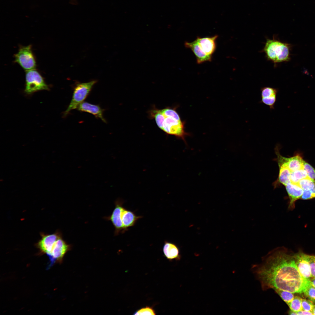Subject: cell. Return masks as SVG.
I'll return each mask as SVG.
<instances>
[{"label": "cell", "mask_w": 315, "mask_h": 315, "mask_svg": "<svg viewBox=\"0 0 315 315\" xmlns=\"http://www.w3.org/2000/svg\"><path fill=\"white\" fill-rule=\"evenodd\" d=\"M253 269L264 290L273 289L302 293L309 281L300 274L293 255L283 247L269 252L261 262L254 265Z\"/></svg>", "instance_id": "1"}, {"label": "cell", "mask_w": 315, "mask_h": 315, "mask_svg": "<svg viewBox=\"0 0 315 315\" xmlns=\"http://www.w3.org/2000/svg\"><path fill=\"white\" fill-rule=\"evenodd\" d=\"M41 238L35 244L39 251L38 254H46L49 262L48 268L55 264L60 263L70 246L63 239L61 233L58 231L52 234L40 233Z\"/></svg>", "instance_id": "2"}, {"label": "cell", "mask_w": 315, "mask_h": 315, "mask_svg": "<svg viewBox=\"0 0 315 315\" xmlns=\"http://www.w3.org/2000/svg\"><path fill=\"white\" fill-rule=\"evenodd\" d=\"M290 48L289 44L281 42L273 37L272 39H267L262 51L268 60L276 64L289 61Z\"/></svg>", "instance_id": "3"}, {"label": "cell", "mask_w": 315, "mask_h": 315, "mask_svg": "<svg viewBox=\"0 0 315 315\" xmlns=\"http://www.w3.org/2000/svg\"><path fill=\"white\" fill-rule=\"evenodd\" d=\"M97 82V80H93L87 82L76 84L74 88L71 101L67 109L64 112V117L67 116L71 110L77 108L79 105L84 102Z\"/></svg>", "instance_id": "4"}, {"label": "cell", "mask_w": 315, "mask_h": 315, "mask_svg": "<svg viewBox=\"0 0 315 315\" xmlns=\"http://www.w3.org/2000/svg\"><path fill=\"white\" fill-rule=\"evenodd\" d=\"M43 90H49L50 88L39 72L35 69L25 71V93L31 95Z\"/></svg>", "instance_id": "5"}, {"label": "cell", "mask_w": 315, "mask_h": 315, "mask_svg": "<svg viewBox=\"0 0 315 315\" xmlns=\"http://www.w3.org/2000/svg\"><path fill=\"white\" fill-rule=\"evenodd\" d=\"M162 113L164 119L161 130L168 134L174 135L185 141V138L187 133L184 130V122L181 120Z\"/></svg>", "instance_id": "6"}, {"label": "cell", "mask_w": 315, "mask_h": 315, "mask_svg": "<svg viewBox=\"0 0 315 315\" xmlns=\"http://www.w3.org/2000/svg\"><path fill=\"white\" fill-rule=\"evenodd\" d=\"M14 58L15 62L18 63L25 71L36 68V60L31 45L20 47L18 52L14 55Z\"/></svg>", "instance_id": "7"}, {"label": "cell", "mask_w": 315, "mask_h": 315, "mask_svg": "<svg viewBox=\"0 0 315 315\" xmlns=\"http://www.w3.org/2000/svg\"><path fill=\"white\" fill-rule=\"evenodd\" d=\"M309 255L303 252H298L293 255L297 268L301 276L309 280L312 277L309 262Z\"/></svg>", "instance_id": "8"}, {"label": "cell", "mask_w": 315, "mask_h": 315, "mask_svg": "<svg viewBox=\"0 0 315 315\" xmlns=\"http://www.w3.org/2000/svg\"><path fill=\"white\" fill-rule=\"evenodd\" d=\"M218 37V35L211 37H197L196 39L201 50L207 55L212 57L216 50V41Z\"/></svg>", "instance_id": "9"}, {"label": "cell", "mask_w": 315, "mask_h": 315, "mask_svg": "<svg viewBox=\"0 0 315 315\" xmlns=\"http://www.w3.org/2000/svg\"><path fill=\"white\" fill-rule=\"evenodd\" d=\"M122 202L121 201H117L115 203V207L109 219L112 222L115 229V234L116 235L122 232H124V230L122 223L121 212L123 207Z\"/></svg>", "instance_id": "10"}, {"label": "cell", "mask_w": 315, "mask_h": 315, "mask_svg": "<svg viewBox=\"0 0 315 315\" xmlns=\"http://www.w3.org/2000/svg\"><path fill=\"white\" fill-rule=\"evenodd\" d=\"M285 187L289 199L288 209L292 210L295 208L296 201L300 199L303 190L298 184L290 183Z\"/></svg>", "instance_id": "11"}, {"label": "cell", "mask_w": 315, "mask_h": 315, "mask_svg": "<svg viewBox=\"0 0 315 315\" xmlns=\"http://www.w3.org/2000/svg\"><path fill=\"white\" fill-rule=\"evenodd\" d=\"M77 109L80 111L91 113L96 118L100 119L103 122H106L103 116L104 110L102 109L99 105L84 102L79 105Z\"/></svg>", "instance_id": "12"}, {"label": "cell", "mask_w": 315, "mask_h": 315, "mask_svg": "<svg viewBox=\"0 0 315 315\" xmlns=\"http://www.w3.org/2000/svg\"><path fill=\"white\" fill-rule=\"evenodd\" d=\"M184 45L186 47L190 49L193 52L198 64L211 60L212 57L207 55L201 50L196 39L192 42H185Z\"/></svg>", "instance_id": "13"}, {"label": "cell", "mask_w": 315, "mask_h": 315, "mask_svg": "<svg viewBox=\"0 0 315 315\" xmlns=\"http://www.w3.org/2000/svg\"><path fill=\"white\" fill-rule=\"evenodd\" d=\"M162 250L164 255L169 260H179L181 259L179 249L174 243L165 241Z\"/></svg>", "instance_id": "14"}, {"label": "cell", "mask_w": 315, "mask_h": 315, "mask_svg": "<svg viewBox=\"0 0 315 315\" xmlns=\"http://www.w3.org/2000/svg\"><path fill=\"white\" fill-rule=\"evenodd\" d=\"M121 219L125 231L128 228L134 225L137 221L142 218V216H137L131 211L123 207L121 212Z\"/></svg>", "instance_id": "15"}, {"label": "cell", "mask_w": 315, "mask_h": 315, "mask_svg": "<svg viewBox=\"0 0 315 315\" xmlns=\"http://www.w3.org/2000/svg\"><path fill=\"white\" fill-rule=\"evenodd\" d=\"M308 177L306 171L303 169L290 172V183L298 184L301 180Z\"/></svg>", "instance_id": "16"}, {"label": "cell", "mask_w": 315, "mask_h": 315, "mask_svg": "<svg viewBox=\"0 0 315 315\" xmlns=\"http://www.w3.org/2000/svg\"><path fill=\"white\" fill-rule=\"evenodd\" d=\"M260 91L261 98L270 99L277 97L278 89L270 87H265L262 88Z\"/></svg>", "instance_id": "17"}, {"label": "cell", "mask_w": 315, "mask_h": 315, "mask_svg": "<svg viewBox=\"0 0 315 315\" xmlns=\"http://www.w3.org/2000/svg\"><path fill=\"white\" fill-rule=\"evenodd\" d=\"M304 295L309 300L315 304V288L309 282L303 291Z\"/></svg>", "instance_id": "18"}, {"label": "cell", "mask_w": 315, "mask_h": 315, "mask_svg": "<svg viewBox=\"0 0 315 315\" xmlns=\"http://www.w3.org/2000/svg\"><path fill=\"white\" fill-rule=\"evenodd\" d=\"M302 298L298 296L294 297L293 300L287 304L290 310L297 312L302 309Z\"/></svg>", "instance_id": "19"}, {"label": "cell", "mask_w": 315, "mask_h": 315, "mask_svg": "<svg viewBox=\"0 0 315 315\" xmlns=\"http://www.w3.org/2000/svg\"><path fill=\"white\" fill-rule=\"evenodd\" d=\"M298 184L303 190H311L314 188L315 181L308 177L301 180Z\"/></svg>", "instance_id": "20"}, {"label": "cell", "mask_w": 315, "mask_h": 315, "mask_svg": "<svg viewBox=\"0 0 315 315\" xmlns=\"http://www.w3.org/2000/svg\"><path fill=\"white\" fill-rule=\"evenodd\" d=\"M275 291L287 304L291 302L294 297L293 293L288 291L280 290Z\"/></svg>", "instance_id": "21"}, {"label": "cell", "mask_w": 315, "mask_h": 315, "mask_svg": "<svg viewBox=\"0 0 315 315\" xmlns=\"http://www.w3.org/2000/svg\"><path fill=\"white\" fill-rule=\"evenodd\" d=\"M303 168L306 171L308 177L315 181V169L304 161Z\"/></svg>", "instance_id": "22"}, {"label": "cell", "mask_w": 315, "mask_h": 315, "mask_svg": "<svg viewBox=\"0 0 315 315\" xmlns=\"http://www.w3.org/2000/svg\"><path fill=\"white\" fill-rule=\"evenodd\" d=\"M134 315H155L154 309L152 307L146 306L136 311Z\"/></svg>", "instance_id": "23"}, {"label": "cell", "mask_w": 315, "mask_h": 315, "mask_svg": "<svg viewBox=\"0 0 315 315\" xmlns=\"http://www.w3.org/2000/svg\"><path fill=\"white\" fill-rule=\"evenodd\" d=\"M162 113L165 115L173 117L176 119L181 120L180 117L175 109L170 107H167L161 109Z\"/></svg>", "instance_id": "24"}, {"label": "cell", "mask_w": 315, "mask_h": 315, "mask_svg": "<svg viewBox=\"0 0 315 315\" xmlns=\"http://www.w3.org/2000/svg\"><path fill=\"white\" fill-rule=\"evenodd\" d=\"M302 310L312 313L314 304L312 302L309 300L302 299Z\"/></svg>", "instance_id": "25"}, {"label": "cell", "mask_w": 315, "mask_h": 315, "mask_svg": "<svg viewBox=\"0 0 315 315\" xmlns=\"http://www.w3.org/2000/svg\"><path fill=\"white\" fill-rule=\"evenodd\" d=\"M309 262L312 277H315V256H309Z\"/></svg>", "instance_id": "26"}, {"label": "cell", "mask_w": 315, "mask_h": 315, "mask_svg": "<svg viewBox=\"0 0 315 315\" xmlns=\"http://www.w3.org/2000/svg\"><path fill=\"white\" fill-rule=\"evenodd\" d=\"M297 315H313L312 312L302 310L296 312Z\"/></svg>", "instance_id": "27"}, {"label": "cell", "mask_w": 315, "mask_h": 315, "mask_svg": "<svg viewBox=\"0 0 315 315\" xmlns=\"http://www.w3.org/2000/svg\"><path fill=\"white\" fill-rule=\"evenodd\" d=\"M309 281L312 285L315 288V277H311Z\"/></svg>", "instance_id": "28"}, {"label": "cell", "mask_w": 315, "mask_h": 315, "mask_svg": "<svg viewBox=\"0 0 315 315\" xmlns=\"http://www.w3.org/2000/svg\"><path fill=\"white\" fill-rule=\"evenodd\" d=\"M310 190L312 193L313 199L315 198V184L313 188Z\"/></svg>", "instance_id": "29"}, {"label": "cell", "mask_w": 315, "mask_h": 315, "mask_svg": "<svg viewBox=\"0 0 315 315\" xmlns=\"http://www.w3.org/2000/svg\"><path fill=\"white\" fill-rule=\"evenodd\" d=\"M289 314L290 315H297L296 312L290 310L289 311Z\"/></svg>", "instance_id": "30"}, {"label": "cell", "mask_w": 315, "mask_h": 315, "mask_svg": "<svg viewBox=\"0 0 315 315\" xmlns=\"http://www.w3.org/2000/svg\"><path fill=\"white\" fill-rule=\"evenodd\" d=\"M312 313L313 315H315V304H314L313 309Z\"/></svg>", "instance_id": "31"}]
</instances>
